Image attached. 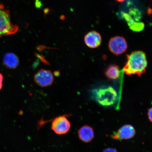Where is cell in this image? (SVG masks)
<instances>
[{
    "mask_svg": "<svg viewBox=\"0 0 152 152\" xmlns=\"http://www.w3.org/2000/svg\"><path fill=\"white\" fill-rule=\"evenodd\" d=\"M105 74L110 79L115 80L118 78L120 75L119 66L115 64L110 65L106 70Z\"/></svg>",
    "mask_w": 152,
    "mask_h": 152,
    "instance_id": "cell-11",
    "label": "cell"
},
{
    "mask_svg": "<svg viewBox=\"0 0 152 152\" xmlns=\"http://www.w3.org/2000/svg\"><path fill=\"white\" fill-rule=\"evenodd\" d=\"M3 62L6 67L14 69L18 67L20 61L16 54L12 53H8L4 55Z\"/></svg>",
    "mask_w": 152,
    "mask_h": 152,
    "instance_id": "cell-10",
    "label": "cell"
},
{
    "mask_svg": "<svg viewBox=\"0 0 152 152\" xmlns=\"http://www.w3.org/2000/svg\"><path fill=\"white\" fill-rule=\"evenodd\" d=\"M91 98L99 105L109 107L114 105L117 101L116 91L110 86H101L92 89Z\"/></svg>",
    "mask_w": 152,
    "mask_h": 152,
    "instance_id": "cell-2",
    "label": "cell"
},
{
    "mask_svg": "<svg viewBox=\"0 0 152 152\" xmlns=\"http://www.w3.org/2000/svg\"><path fill=\"white\" fill-rule=\"evenodd\" d=\"M102 152H118L117 150L114 148H109L104 150Z\"/></svg>",
    "mask_w": 152,
    "mask_h": 152,
    "instance_id": "cell-12",
    "label": "cell"
},
{
    "mask_svg": "<svg viewBox=\"0 0 152 152\" xmlns=\"http://www.w3.org/2000/svg\"><path fill=\"white\" fill-rule=\"evenodd\" d=\"M3 80V76L1 73H0V90H1L2 87Z\"/></svg>",
    "mask_w": 152,
    "mask_h": 152,
    "instance_id": "cell-14",
    "label": "cell"
},
{
    "mask_svg": "<svg viewBox=\"0 0 152 152\" xmlns=\"http://www.w3.org/2000/svg\"><path fill=\"white\" fill-rule=\"evenodd\" d=\"M77 134L79 139L86 143L92 141L94 137V129L88 125H84L80 128Z\"/></svg>",
    "mask_w": 152,
    "mask_h": 152,
    "instance_id": "cell-9",
    "label": "cell"
},
{
    "mask_svg": "<svg viewBox=\"0 0 152 152\" xmlns=\"http://www.w3.org/2000/svg\"><path fill=\"white\" fill-rule=\"evenodd\" d=\"M128 46V43L124 37L120 36L111 38L108 45L110 52L116 55L123 54L126 50Z\"/></svg>",
    "mask_w": 152,
    "mask_h": 152,
    "instance_id": "cell-5",
    "label": "cell"
},
{
    "mask_svg": "<svg viewBox=\"0 0 152 152\" xmlns=\"http://www.w3.org/2000/svg\"><path fill=\"white\" fill-rule=\"evenodd\" d=\"M136 130L134 127L130 125H125L121 127L117 132L112 135L113 139L121 140H128L134 137Z\"/></svg>",
    "mask_w": 152,
    "mask_h": 152,
    "instance_id": "cell-7",
    "label": "cell"
},
{
    "mask_svg": "<svg viewBox=\"0 0 152 152\" xmlns=\"http://www.w3.org/2000/svg\"><path fill=\"white\" fill-rule=\"evenodd\" d=\"M84 41L87 46L91 48H96L100 46L102 42L100 34L98 32H89L85 36Z\"/></svg>",
    "mask_w": 152,
    "mask_h": 152,
    "instance_id": "cell-8",
    "label": "cell"
},
{
    "mask_svg": "<svg viewBox=\"0 0 152 152\" xmlns=\"http://www.w3.org/2000/svg\"><path fill=\"white\" fill-rule=\"evenodd\" d=\"M115 1H117L119 2H123L126 1V0H115Z\"/></svg>",
    "mask_w": 152,
    "mask_h": 152,
    "instance_id": "cell-15",
    "label": "cell"
},
{
    "mask_svg": "<svg viewBox=\"0 0 152 152\" xmlns=\"http://www.w3.org/2000/svg\"><path fill=\"white\" fill-rule=\"evenodd\" d=\"M34 80L37 85L41 87H46L52 85L54 81L52 72L48 70L41 69L34 77Z\"/></svg>",
    "mask_w": 152,
    "mask_h": 152,
    "instance_id": "cell-6",
    "label": "cell"
},
{
    "mask_svg": "<svg viewBox=\"0 0 152 152\" xmlns=\"http://www.w3.org/2000/svg\"><path fill=\"white\" fill-rule=\"evenodd\" d=\"M127 61L123 68L125 74L128 75H136L139 77L145 73L147 66L145 53L136 51L126 55Z\"/></svg>",
    "mask_w": 152,
    "mask_h": 152,
    "instance_id": "cell-1",
    "label": "cell"
},
{
    "mask_svg": "<svg viewBox=\"0 0 152 152\" xmlns=\"http://www.w3.org/2000/svg\"><path fill=\"white\" fill-rule=\"evenodd\" d=\"M148 115L149 121L152 122V107L148 111Z\"/></svg>",
    "mask_w": 152,
    "mask_h": 152,
    "instance_id": "cell-13",
    "label": "cell"
},
{
    "mask_svg": "<svg viewBox=\"0 0 152 152\" xmlns=\"http://www.w3.org/2000/svg\"><path fill=\"white\" fill-rule=\"evenodd\" d=\"M70 115L59 116L52 121L51 129L58 135L65 134L69 132L71 128V123L67 118Z\"/></svg>",
    "mask_w": 152,
    "mask_h": 152,
    "instance_id": "cell-4",
    "label": "cell"
},
{
    "mask_svg": "<svg viewBox=\"0 0 152 152\" xmlns=\"http://www.w3.org/2000/svg\"><path fill=\"white\" fill-rule=\"evenodd\" d=\"M18 29V26L11 23L9 11L0 5V37L16 33Z\"/></svg>",
    "mask_w": 152,
    "mask_h": 152,
    "instance_id": "cell-3",
    "label": "cell"
}]
</instances>
